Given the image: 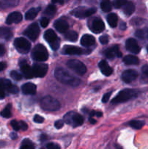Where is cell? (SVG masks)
<instances>
[{"label":"cell","instance_id":"1","mask_svg":"<svg viewBox=\"0 0 148 149\" xmlns=\"http://www.w3.org/2000/svg\"><path fill=\"white\" fill-rule=\"evenodd\" d=\"M55 77L59 82L66 85L77 87L81 84V80L71 75L70 73L62 68H58L55 70Z\"/></svg>","mask_w":148,"mask_h":149},{"label":"cell","instance_id":"2","mask_svg":"<svg viewBox=\"0 0 148 149\" xmlns=\"http://www.w3.org/2000/svg\"><path fill=\"white\" fill-rule=\"evenodd\" d=\"M137 90L133 89H124L118 93V94L112 100V103H120L128 101L130 99L137 95Z\"/></svg>","mask_w":148,"mask_h":149},{"label":"cell","instance_id":"3","mask_svg":"<svg viewBox=\"0 0 148 149\" xmlns=\"http://www.w3.org/2000/svg\"><path fill=\"white\" fill-rule=\"evenodd\" d=\"M60 103L57 99L50 95L44 97L41 100V107L48 111H55L60 109Z\"/></svg>","mask_w":148,"mask_h":149},{"label":"cell","instance_id":"4","mask_svg":"<svg viewBox=\"0 0 148 149\" xmlns=\"http://www.w3.org/2000/svg\"><path fill=\"white\" fill-rule=\"evenodd\" d=\"M63 121L64 122L73 127L81 126L84 123V119H83L82 116L74 111H70L67 113L64 116Z\"/></svg>","mask_w":148,"mask_h":149},{"label":"cell","instance_id":"5","mask_svg":"<svg viewBox=\"0 0 148 149\" xmlns=\"http://www.w3.org/2000/svg\"><path fill=\"white\" fill-rule=\"evenodd\" d=\"M49 54L47 49L43 45H37L33 48L32 52V58L38 62H44L48 59Z\"/></svg>","mask_w":148,"mask_h":149},{"label":"cell","instance_id":"6","mask_svg":"<svg viewBox=\"0 0 148 149\" xmlns=\"http://www.w3.org/2000/svg\"><path fill=\"white\" fill-rule=\"evenodd\" d=\"M67 65L70 69L73 71L78 75H84L86 72V67L81 61L78 60H70L67 63Z\"/></svg>","mask_w":148,"mask_h":149},{"label":"cell","instance_id":"7","mask_svg":"<svg viewBox=\"0 0 148 149\" xmlns=\"http://www.w3.org/2000/svg\"><path fill=\"white\" fill-rule=\"evenodd\" d=\"M44 39L50 45L54 50H57L59 47V39L55 32L52 29H49L44 33Z\"/></svg>","mask_w":148,"mask_h":149},{"label":"cell","instance_id":"8","mask_svg":"<svg viewBox=\"0 0 148 149\" xmlns=\"http://www.w3.org/2000/svg\"><path fill=\"white\" fill-rule=\"evenodd\" d=\"M14 45L16 49L20 53L26 54L29 52L30 49V43L25 38H17L14 42Z\"/></svg>","mask_w":148,"mask_h":149},{"label":"cell","instance_id":"9","mask_svg":"<svg viewBox=\"0 0 148 149\" xmlns=\"http://www.w3.org/2000/svg\"><path fill=\"white\" fill-rule=\"evenodd\" d=\"M23 33L26 36H28L30 40L34 41L39 36V33H40V29H39V27L37 23H32L26 29V30Z\"/></svg>","mask_w":148,"mask_h":149},{"label":"cell","instance_id":"10","mask_svg":"<svg viewBox=\"0 0 148 149\" xmlns=\"http://www.w3.org/2000/svg\"><path fill=\"white\" fill-rule=\"evenodd\" d=\"M96 8H85V7H78L73 12V15L78 18H85V17L91 16L96 13Z\"/></svg>","mask_w":148,"mask_h":149},{"label":"cell","instance_id":"11","mask_svg":"<svg viewBox=\"0 0 148 149\" xmlns=\"http://www.w3.org/2000/svg\"><path fill=\"white\" fill-rule=\"evenodd\" d=\"M34 77H44L48 71V65L45 63H36L32 67Z\"/></svg>","mask_w":148,"mask_h":149},{"label":"cell","instance_id":"12","mask_svg":"<svg viewBox=\"0 0 148 149\" xmlns=\"http://www.w3.org/2000/svg\"><path fill=\"white\" fill-rule=\"evenodd\" d=\"M138 75H139L138 72L135 70L128 69L123 71L121 78L125 83H131L137 78Z\"/></svg>","mask_w":148,"mask_h":149},{"label":"cell","instance_id":"13","mask_svg":"<svg viewBox=\"0 0 148 149\" xmlns=\"http://www.w3.org/2000/svg\"><path fill=\"white\" fill-rule=\"evenodd\" d=\"M126 48L128 51L134 54H138L140 52V47L134 39H129L126 42Z\"/></svg>","mask_w":148,"mask_h":149},{"label":"cell","instance_id":"14","mask_svg":"<svg viewBox=\"0 0 148 149\" xmlns=\"http://www.w3.org/2000/svg\"><path fill=\"white\" fill-rule=\"evenodd\" d=\"M62 53L70 55H79L83 53V50L78 47L65 45L62 49Z\"/></svg>","mask_w":148,"mask_h":149},{"label":"cell","instance_id":"15","mask_svg":"<svg viewBox=\"0 0 148 149\" xmlns=\"http://www.w3.org/2000/svg\"><path fill=\"white\" fill-rule=\"evenodd\" d=\"M20 70H21L22 74H23V75L26 78L31 79L33 78V77H34L33 68H32L30 66H29L28 65H27L26 61H23L22 62H20Z\"/></svg>","mask_w":148,"mask_h":149},{"label":"cell","instance_id":"16","mask_svg":"<svg viewBox=\"0 0 148 149\" xmlns=\"http://www.w3.org/2000/svg\"><path fill=\"white\" fill-rule=\"evenodd\" d=\"M104 29V23L100 18H95L92 21L91 30L95 33H100Z\"/></svg>","mask_w":148,"mask_h":149},{"label":"cell","instance_id":"17","mask_svg":"<svg viewBox=\"0 0 148 149\" xmlns=\"http://www.w3.org/2000/svg\"><path fill=\"white\" fill-rule=\"evenodd\" d=\"M54 26L59 33H66L69 28L68 22L63 19H58L54 23Z\"/></svg>","mask_w":148,"mask_h":149},{"label":"cell","instance_id":"18","mask_svg":"<svg viewBox=\"0 0 148 149\" xmlns=\"http://www.w3.org/2000/svg\"><path fill=\"white\" fill-rule=\"evenodd\" d=\"M22 20H23V16L21 13L19 12H13L7 16L6 23L9 25L12 24V23H18Z\"/></svg>","mask_w":148,"mask_h":149},{"label":"cell","instance_id":"19","mask_svg":"<svg viewBox=\"0 0 148 149\" xmlns=\"http://www.w3.org/2000/svg\"><path fill=\"white\" fill-rule=\"evenodd\" d=\"M105 56L107 58H113L115 57H118V58H120L122 56V53L119 51L118 47V46H113L112 47L108 48L105 50Z\"/></svg>","mask_w":148,"mask_h":149},{"label":"cell","instance_id":"20","mask_svg":"<svg viewBox=\"0 0 148 149\" xmlns=\"http://www.w3.org/2000/svg\"><path fill=\"white\" fill-rule=\"evenodd\" d=\"M22 92L25 95H35L36 93V87L33 83H26L22 86Z\"/></svg>","mask_w":148,"mask_h":149},{"label":"cell","instance_id":"21","mask_svg":"<svg viewBox=\"0 0 148 149\" xmlns=\"http://www.w3.org/2000/svg\"><path fill=\"white\" fill-rule=\"evenodd\" d=\"M81 44L84 47H91L95 44V39L93 36L89 34H85L81 37Z\"/></svg>","mask_w":148,"mask_h":149},{"label":"cell","instance_id":"22","mask_svg":"<svg viewBox=\"0 0 148 149\" xmlns=\"http://www.w3.org/2000/svg\"><path fill=\"white\" fill-rule=\"evenodd\" d=\"M99 68H100V71L104 75L108 76L111 75L112 73H113V69H112L111 67L108 65V63H107V61H101L99 63Z\"/></svg>","mask_w":148,"mask_h":149},{"label":"cell","instance_id":"23","mask_svg":"<svg viewBox=\"0 0 148 149\" xmlns=\"http://www.w3.org/2000/svg\"><path fill=\"white\" fill-rule=\"evenodd\" d=\"M20 0H0V7L2 9L14 7L19 4Z\"/></svg>","mask_w":148,"mask_h":149},{"label":"cell","instance_id":"24","mask_svg":"<svg viewBox=\"0 0 148 149\" xmlns=\"http://www.w3.org/2000/svg\"><path fill=\"white\" fill-rule=\"evenodd\" d=\"M123 61L126 65H137L139 63V58L132 55H129L125 56L123 58Z\"/></svg>","mask_w":148,"mask_h":149},{"label":"cell","instance_id":"25","mask_svg":"<svg viewBox=\"0 0 148 149\" xmlns=\"http://www.w3.org/2000/svg\"><path fill=\"white\" fill-rule=\"evenodd\" d=\"M39 11H40V7H36V8L33 7V8L30 9L26 13V15H25L26 19L28 20H33L36 17V15H37Z\"/></svg>","mask_w":148,"mask_h":149},{"label":"cell","instance_id":"26","mask_svg":"<svg viewBox=\"0 0 148 149\" xmlns=\"http://www.w3.org/2000/svg\"><path fill=\"white\" fill-rule=\"evenodd\" d=\"M123 7V13H124L126 15H131L133 14V12L135 11V5L133 2H131V1H128Z\"/></svg>","mask_w":148,"mask_h":149},{"label":"cell","instance_id":"27","mask_svg":"<svg viewBox=\"0 0 148 149\" xmlns=\"http://www.w3.org/2000/svg\"><path fill=\"white\" fill-rule=\"evenodd\" d=\"M107 23L109 26L112 28H115L118 24V15L115 13H110L107 17Z\"/></svg>","mask_w":148,"mask_h":149},{"label":"cell","instance_id":"28","mask_svg":"<svg viewBox=\"0 0 148 149\" xmlns=\"http://www.w3.org/2000/svg\"><path fill=\"white\" fill-rule=\"evenodd\" d=\"M65 39L71 42H76L78 38V33L74 31H68L65 34Z\"/></svg>","mask_w":148,"mask_h":149},{"label":"cell","instance_id":"29","mask_svg":"<svg viewBox=\"0 0 148 149\" xmlns=\"http://www.w3.org/2000/svg\"><path fill=\"white\" fill-rule=\"evenodd\" d=\"M12 37L11 31L7 28H0V38L9 39Z\"/></svg>","mask_w":148,"mask_h":149},{"label":"cell","instance_id":"30","mask_svg":"<svg viewBox=\"0 0 148 149\" xmlns=\"http://www.w3.org/2000/svg\"><path fill=\"white\" fill-rule=\"evenodd\" d=\"M100 7L102 11L105 12V13H108L112 9V4L110 0H103L101 2Z\"/></svg>","mask_w":148,"mask_h":149},{"label":"cell","instance_id":"31","mask_svg":"<svg viewBox=\"0 0 148 149\" xmlns=\"http://www.w3.org/2000/svg\"><path fill=\"white\" fill-rule=\"evenodd\" d=\"M129 125H130L131 127H133V129L139 130L145 125V122H142V121L133 120L131 121V122H129Z\"/></svg>","mask_w":148,"mask_h":149},{"label":"cell","instance_id":"32","mask_svg":"<svg viewBox=\"0 0 148 149\" xmlns=\"http://www.w3.org/2000/svg\"><path fill=\"white\" fill-rule=\"evenodd\" d=\"M20 149H35L33 143L28 139H25L22 142Z\"/></svg>","mask_w":148,"mask_h":149},{"label":"cell","instance_id":"33","mask_svg":"<svg viewBox=\"0 0 148 149\" xmlns=\"http://www.w3.org/2000/svg\"><path fill=\"white\" fill-rule=\"evenodd\" d=\"M1 116L4 118L11 117V105L8 104L5 108H4V110L1 112Z\"/></svg>","mask_w":148,"mask_h":149},{"label":"cell","instance_id":"34","mask_svg":"<svg viewBox=\"0 0 148 149\" xmlns=\"http://www.w3.org/2000/svg\"><path fill=\"white\" fill-rule=\"evenodd\" d=\"M56 11V7H55V5H53V4H50V5H49L46 7V10H45V14H46V15L51 16V17H52V16H53L55 14Z\"/></svg>","mask_w":148,"mask_h":149},{"label":"cell","instance_id":"35","mask_svg":"<svg viewBox=\"0 0 148 149\" xmlns=\"http://www.w3.org/2000/svg\"><path fill=\"white\" fill-rule=\"evenodd\" d=\"M127 2L128 0H115L113 5L116 9H119L120 7H123Z\"/></svg>","mask_w":148,"mask_h":149},{"label":"cell","instance_id":"36","mask_svg":"<svg viewBox=\"0 0 148 149\" xmlns=\"http://www.w3.org/2000/svg\"><path fill=\"white\" fill-rule=\"evenodd\" d=\"M10 77L15 81H20V80H21L23 76L20 73L17 72V71H12L10 72Z\"/></svg>","mask_w":148,"mask_h":149},{"label":"cell","instance_id":"37","mask_svg":"<svg viewBox=\"0 0 148 149\" xmlns=\"http://www.w3.org/2000/svg\"><path fill=\"white\" fill-rule=\"evenodd\" d=\"M11 126L13 129L15 131H19L20 130V122H17L16 120H12L11 122Z\"/></svg>","mask_w":148,"mask_h":149},{"label":"cell","instance_id":"38","mask_svg":"<svg viewBox=\"0 0 148 149\" xmlns=\"http://www.w3.org/2000/svg\"><path fill=\"white\" fill-rule=\"evenodd\" d=\"M7 92L10 93H12V94H17L19 92V89L16 85L12 84L11 87H10V88H9V90H7Z\"/></svg>","mask_w":148,"mask_h":149},{"label":"cell","instance_id":"39","mask_svg":"<svg viewBox=\"0 0 148 149\" xmlns=\"http://www.w3.org/2000/svg\"><path fill=\"white\" fill-rule=\"evenodd\" d=\"M46 148L47 149H61L60 146L58 144L55 143H49L46 145Z\"/></svg>","mask_w":148,"mask_h":149},{"label":"cell","instance_id":"40","mask_svg":"<svg viewBox=\"0 0 148 149\" xmlns=\"http://www.w3.org/2000/svg\"><path fill=\"white\" fill-rule=\"evenodd\" d=\"M100 42L102 45H106L109 42V38L107 35H103V36H100Z\"/></svg>","mask_w":148,"mask_h":149},{"label":"cell","instance_id":"41","mask_svg":"<svg viewBox=\"0 0 148 149\" xmlns=\"http://www.w3.org/2000/svg\"><path fill=\"white\" fill-rule=\"evenodd\" d=\"M49 18H47V17H43V18L41 20V22H40L41 26L43 28L46 27V26H48V24H49Z\"/></svg>","mask_w":148,"mask_h":149},{"label":"cell","instance_id":"42","mask_svg":"<svg viewBox=\"0 0 148 149\" xmlns=\"http://www.w3.org/2000/svg\"><path fill=\"white\" fill-rule=\"evenodd\" d=\"M33 121H34L36 123H43L44 121V119L41 116H40V115L36 114V116H34V118H33Z\"/></svg>","mask_w":148,"mask_h":149},{"label":"cell","instance_id":"43","mask_svg":"<svg viewBox=\"0 0 148 149\" xmlns=\"http://www.w3.org/2000/svg\"><path fill=\"white\" fill-rule=\"evenodd\" d=\"M112 95V93H105V94L103 95L102 97V101L103 102V103H107V101L109 100V99H110V96H111Z\"/></svg>","mask_w":148,"mask_h":149},{"label":"cell","instance_id":"44","mask_svg":"<svg viewBox=\"0 0 148 149\" xmlns=\"http://www.w3.org/2000/svg\"><path fill=\"white\" fill-rule=\"evenodd\" d=\"M64 125V121L63 120H58L55 123V127L57 129H61Z\"/></svg>","mask_w":148,"mask_h":149},{"label":"cell","instance_id":"45","mask_svg":"<svg viewBox=\"0 0 148 149\" xmlns=\"http://www.w3.org/2000/svg\"><path fill=\"white\" fill-rule=\"evenodd\" d=\"M20 130H22L23 131H26V130L28 129L27 124H26L25 122H23V121H20Z\"/></svg>","mask_w":148,"mask_h":149},{"label":"cell","instance_id":"46","mask_svg":"<svg viewBox=\"0 0 148 149\" xmlns=\"http://www.w3.org/2000/svg\"><path fill=\"white\" fill-rule=\"evenodd\" d=\"M142 73H143L146 77H148V65H144V66L142 68Z\"/></svg>","mask_w":148,"mask_h":149},{"label":"cell","instance_id":"47","mask_svg":"<svg viewBox=\"0 0 148 149\" xmlns=\"http://www.w3.org/2000/svg\"><path fill=\"white\" fill-rule=\"evenodd\" d=\"M6 52L5 47L2 44H0V56H3Z\"/></svg>","mask_w":148,"mask_h":149},{"label":"cell","instance_id":"48","mask_svg":"<svg viewBox=\"0 0 148 149\" xmlns=\"http://www.w3.org/2000/svg\"><path fill=\"white\" fill-rule=\"evenodd\" d=\"M136 36H137V37L142 38H142L144 37V32L141 30L137 31L136 32Z\"/></svg>","mask_w":148,"mask_h":149},{"label":"cell","instance_id":"49","mask_svg":"<svg viewBox=\"0 0 148 149\" xmlns=\"http://www.w3.org/2000/svg\"><path fill=\"white\" fill-rule=\"evenodd\" d=\"M7 67V64L4 62H0V71H4Z\"/></svg>","mask_w":148,"mask_h":149},{"label":"cell","instance_id":"50","mask_svg":"<svg viewBox=\"0 0 148 149\" xmlns=\"http://www.w3.org/2000/svg\"><path fill=\"white\" fill-rule=\"evenodd\" d=\"M4 97H5V91L1 88H0V99L4 98Z\"/></svg>","mask_w":148,"mask_h":149},{"label":"cell","instance_id":"51","mask_svg":"<svg viewBox=\"0 0 148 149\" xmlns=\"http://www.w3.org/2000/svg\"><path fill=\"white\" fill-rule=\"evenodd\" d=\"M52 3L54 4H63L64 0H52Z\"/></svg>","mask_w":148,"mask_h":149},{"label":"cell","instance_id":"52","mask_svg":"<svg viewBox=\"0 0 148 149\" xmlns=\"http://www.w3.org/2000/svg\"><path fill=\"white\" fill-rule=\"evenodd\" d=\"M10 137H11L12 138V139H13V140H15V139H16V138H17V135H16V133H12L11 135H10Z\"/></svg>","mask_w":148,"mask_h":149},{"label":"cell","instance_id":"53","mask_svg":"<svg viewBox=\"0 0 148 149\" xmlns=\"http://www.w3.org/2000/svg\"><path fill=\"white\" fill-rule=\"evenodd\" d=\"M89 120L90 123L93 124V125H94V124H95L96 122H97V121H96L95 119H93V118H89Z\"/></svg>","mask_w":148,"mask_h":149},{"label":"cell","instance_id":"54","mask_svg":"<svg viewBox=\"0 0 148 149\" xmlns=\"http://www.w3.org/2000/svg\"><path fill=\"white\" fill-rule=\"evenodd\" d=\"M147 38H148V29H147Z\"/></svg>","mask_w":148,"mask_h":149},{"label":"cell","instance_id":"55","mask_svg":"<svg viewBox=\"0 0 148 149\" xmlns=\"http://www.w3.org/2000/svg\"><path fill=\"white\" fill-rule=\"evenodd\" d=\"M147 52H148V47H147Z\"/></svg>","mask_w":148,"mask_h":149},{"label":"cell","instance_id":"56","mask_svg":"<svg viewBox=\"0 0 148 149\" xmlns=\"http://www.w3.org/2000/svg\"><path fill=\"white\" fill-rule=\"evenodd\" d=\"M41 149H44V148H41Z\"/></svg>","mask_w":148,"mask_h":149}]
</instances>
